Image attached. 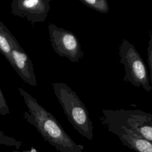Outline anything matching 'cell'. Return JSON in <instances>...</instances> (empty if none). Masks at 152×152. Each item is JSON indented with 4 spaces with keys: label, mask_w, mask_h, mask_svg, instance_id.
Here are the masks:
<instances>
[{
    "label": "cell",
    "mask_w": 152,
    "mask_h": 152,
    "mask_svg": "<svg viewBox=\"0 0 152 152\" xmlns=\"http://www.w3.org/2000/svg\"><path fill=\"white\" fill-rule=\"evenodd\" d=\"M18 90L28 110L24 112L23 118L35 127L46 141L60 152H83V145L72 140L50 112L23 88Z\"/></svg>",
    "instance_id": "cell-1"
},
{
    "label": "cell",
    "mask_w": 152,
    "mask_h": 152,
    "mask_svg": "<svg viewBox=\"0 0 152 152\" xmlns=\"http://www.w3.org/2000/svg\"><path fill=\"white\" fill-rule=\"evenodd\" d=\"M52 87L69 123L83 137L92 140L93 122L88 110L79 96L65 83H54Z\"/></svg>",
    "instance_id": "cell-2"
},
{
    "label": "cell",
    "mask_w": 152,
    "mask_h": 152,
    "mask_svg": "<svg viewBox=\"0 0 152 152\" xmlns=\"http://www.w3.org/2000/svg\"><path fill=\"white\" fill-rule=\"evenodd\" d=\"M102 122L107 130L129 129L152 142V114L140 109H102Z\"/></svg>",
    "instance_id": "cell-3"
},
{
    "label": "cell",
    "mask_w": 152,
    "mask_h": 152,
    "mask_svg": "<svg viewBox=\"0 0 152 152\" xmlns=\"http://www.w3.org/2000/svg\"><path fill=\"white\" fill-rule=\"evenodd\" d=\"M120 61L124 65V81L150 93L152 89L146 65L134 46L124 39L119 46Z\"/></svg>",
    "instance_id": "cell-4"
},
{
    "label": "cell",
    "mask_w": 152,
    "mask_h": 152,
    "mask_svg": "<svg viewBox=\"0 0 152 152\" xmlns=\"http://www.w3.org/2000/svg\"><path fill=\"white\" fill-rule=\"evenodd\" d=\"M48 28L51 46L59 56L66 57L72 62H77L83 58L84 53L74 33L53 23H49Z\"/></svg>",
    "instance_id": "cell-5"
},
{
    "label": "cell",
    "mask_w": 152,
    "mask_h": 152,
    "mask_svg": "<svg viewBox=\"0 0 152 152\" xmlns=\"http://www.w3.org/2000/svg\"><path fill=\"white\" fill-rule=\"evenodd\" d=\"M50 8V2L46 0H12L11 12L33 25L46 19Z\"/></svg>",
    "instance_id": "cell-6"
},
{
    "label": "cell",
    "mask_w": 152,
    "mask_h": 152,
    "mask_svg": "<svg viewBox=\"0 0 152 152\" xmlns=\"http://www.w3.org/2000/svg\"><path fill=\"white\" fill-rule=\"evenodd\" d=\"M9 63L25 83L31 86H37L33 64L18 42L12 48Z\"/></svg>",
    "instance_id": "cell-7"
},
{
    "label": "cell",
    "mask_w": 152,
    "mask_h": 152,
    "mask_svg": "<svg viewBox=\"0 0 152 152\" xmlns=\"http://www.w3.org/2000/svg\"><path fill=\"white\" fill-rule=\"evenodd\" d=\"M108 131L115 134L121 142L136 152H152V142L124 128H111Z\"/></svg>",
    "instance_id": "cell-8"
},
{
    "label": "cell",
    "mask_w": 152,
    "mask_h": 152,
    "mask_svg": "<svg viewBox=\"0 0 152 152\" xmlns=\"http://www.w3.org/2000/svg\"><path fill=\"white\" fill-rule=\"evenodd\" d=\"M18 42L6 26L0 21V52L8 61L10 60L11 50Z\"/></svg>",
    "instance_id": "cell-9"
},
{
    "label": "cell",
    "mask_w": 152,
    "mask_h": 152,
    "mask_svg": "<svg viewBox=\"0 0 152 152\" xmlns=\"http://www.w3.org/2000/svg\"><path fill=\"white\" fill-rule=\"evenodd\" d=\"M87 7L101 13L109 12V7L107 0H79Z\"/></svg>",
    "instance_id": "cell-10"
},
{
    "label": "cell",
    "mask_w": 152,
    "mask_h": 152,
    "mask_svg": "<svg viewBox=\"0 0 152 152\" xmlns=\"http://www.w3.org/2000/svg\"><path fill=\"white\" fill-rule=\"evenodd\" d=\"M22 145V142L16 140L15 138L6 135L0 130V145H5L18 149Z\"/></svg>",
    "instance_id": "cell-11"
},
{
    "label": "cell",
    "mask_w": 152,
    "mask_h": 152,
    "mask_svg": "<svg viewBox=\"0 0 152 152\" xmlns=\"http://www.w3.org/2000/svg\"><path fill=\"white\" fill-rule=\"evenodd\" d=\"M148 54V64L150 68V81L152 87V33L150 35V40L148 42V46L147 48Z\"/></svg>",
    "instance_id": "cell-12"
},
{
    "label": "cell",
    "mask_w": 152,
    "mask_h": 152,
    "mask_svg": "<svg viewBox=\"0 0 152 152\" xmlns=\"http://www.w3.org/2000/svg\"><path fill=\"white\" fill-rule=\"evenodd\" d=\"M10 111L5 96L0 87V115H6L10 114Z\"/></svg>",
    "instance_id": "cell-13"
},
{
    "label": "cell",
    "mask_w": 152,
    "mask_h": 152,
    "mask_svg": "<svg viewBox=\"0 0 152 152\" xmlns=\"http://www.w3.org/2000/svg\"><path fill=\"white\" fill-rule=\"evenodd\" d=\"M11 152H39L36 151L35 149L34 148H31L30 150H23V151H20V150H18L17 149L14 150Z\"/></svg>",
    "instance_id": "cell-14"
},
{
    "label": "cell",
    "mask_w": 152,
    "mask_h": 152,
    "mask_svg": "<svg viewBox=\"0 0 152 152\" xmlns=\"http://www.w3.org/2000/svg\"><path fill=\"white\" fill-rule=\"evenodd\" d=\"M46 1H48V2H50V1H51V0H46Z\"/></svg>",
    "instance_id": "cell-15"
}]
</instances>
